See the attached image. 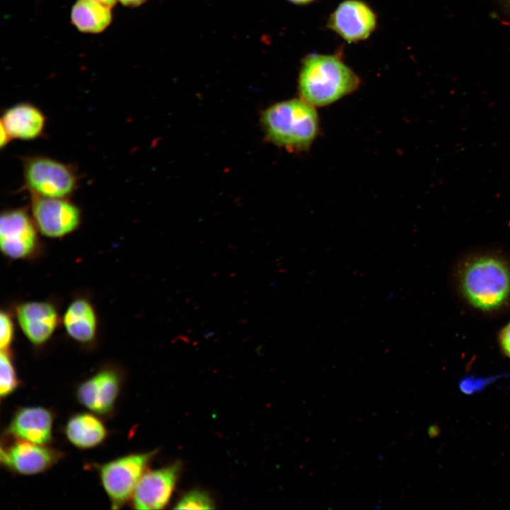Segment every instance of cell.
I'll return each instance as SVG.
<instances>
[{
  "mask_svg": "<svg viewBox=\"0 0 510 510\" xmlns=\"http://www.w3.org/2000/svg\"><path fill=\"white\" fill-rule=\"evenodd\" d=\"M460 299L471 310L492 315L510 306V257L497 249L462 256L453 273Z\"/></svg>",
  "mask_w": 510,
  "mask_h": 510,
  "instance_id": "1",
  "label": "cell"
},
{
  "mask_svg": "<svg viewBox=\"0 0 510 510\" xmlns=\"http://www.w3.org/2000/svg\"><path fill=\"white\" fill-rule=\"evenodd\" d=\"M360 83L356 73L339 57L314 53L302 63L298 89L302 100L324 106L356 91Z\"/></svg>",
  "mask_w": 510,
  "mask_h": 510,
  "instance_id": "2",
  "label": "cell"
},
{
  "mask_svg": "<svg viewBox=\"0 0 510 510\" xmlns=\"http://www.w3.org/2000/svg\"><path fill=\"white\" fill-rule=\"evenodd\" d=\"M262 123L272 142L293 150L309 147L318 132L317 111L302 98L274 104L264 113Z\"/></svg>",
  "mask_w": 510,
  "mask_h": 510,
  "instance_id": "3",
  "label": "cell"
},
{
  "mask_svg": "<svg viewBox=\"0 0 510 510\" xmlns=\"http://www.w3.org/2000/svg\"><path fill=\"white\" fill-rule=\"evenodd\" d=\"M25 188L31 196L69 198L78 188L79 175L73 165L45 156L23 159Z\"/></svg>",
  "mask_w": 510,
  "mask_h": 510,
  "instance_id": "4",
  "label": "cell"
},
{
  "mask_svg": "<svg viewBox=\"0 0 510 510\" xmlns=\"http://www.w3.org/2000/svg\"><path fill=\"white\" fill-rule=\"evenodd\" d=\"M28 210L23 208L6 209L0 218V250L6 259L30 261L39 257L43 244Z\"/></svg>",
  "mask_w": 510,
  "mask_h": 510,
  "instance_id": "5",
  "label": "cell"
},
{
  "mask_svg": "<svg viewBox=\"0 0 510 510\" xmlns=\"http://www.w3.org/2000/svg\"><path fill=\"white\" fill-rule=\"evenodd\" d=\"M154 454L155 451L129 454L99 467L100 480L112 508L122 506L132 497L137 482Z\"/></svg>",
  "mask_w": 510,
  "mask_h": 510,
  "instance_id": "6",
  "label": "cell"
},
{
  "mask_svg": "<svg viewBox=\"0 0 510 510\" xmlns=\"http://www.w3.org/2000/svg\"><path fill=\"white\" fill-rule=\"evenodd\" d=\"M29 211L40 234L49 239L69 236L82 222L80 208L69 198L31 196Z\"/></svg>",
  "mask_w": 510,
  "mask_h": 510,
  "instance_id": "7",
  "label": "cell"
},
{
  "mask_svg": "<svg viewBox=\"0 0 510 510\" xmlns=\"http://www.w3.org/2000/svg\"><path fill=\"white\" fill-rule=\"evenodd\" d=\"M13 312L21 332L37 348L46 345L61 326L62 314L56 300L21 302Z\"/></svg>",
  "mask_w": 510,
  "mask_h": 510,
  "instance_id": "8",
  "label": "cell"
},
{
  "mask_svg": "<svg viewBox=\"0 0 510 510\" xmlns=\"http://www.w3.org/2000/svg\"><path fill=\"white\" fill-rule=\"evenodd\" d=\"M377 16L366 2L345 0L331 13L327 27L348 43L368 38L376 28Z\"/></svg>",
  "mask_w": 510,
  "mask_h": 510,
  "instance_id": "9",
  "label": "cell"
},
{
  "mask_svg": "<svg viewBox=\"0 0 510 510\" xmlns=\"http://www.w3.org/2000/svg\"><path fill=\"white\" fill-rule=\"evenodd\" d=\"M119 369L107 366L82 382L76 396L84 407L98 415L110 413L118 397L122 385Z\"/></svg>",
  "mask_w": 510,
  "mask_h": 510,
  "instance_id": "10",
  "label": "cell"
},
{
  "mask_svg": "<svg viewBox=\"0 0 510 510\" xmlns=\"http://www.w3.org/2000/svg\"><path fill=\"white\" fill-rule=\"evenodd\" d=\"M181 465L176 463L157 470L144 472L132 495V504L136 509H163L174 489Z\"/></svg>",
  "mask_w": 510,
  "mask_h": 510,
  "instance_id": "11",
  "label": "cell"
},
{
  "mask_svg": "<svg viewBox=\"0 0 510 510\" xmlns=\"http://www.w3.org/2000/svg\"><path fill=\"white\" fill-rule=\"evenodd\" d=\"M62 453L55 449L32 442L16 440L1 448V462L8 470L25 475L41 473L61 458Z\"/></svg>",
  "mask_w": 510,
  "mask_h": 510,
  "instance_id": "12",
  "label": "cell"
},
{
  "mask_svg": "<svg viewBox=\"0 0 510 510\" xmlns=\"http://www.w3.org/2000/svg\"><path fill=\"white\" fill-rule=\"evenodd\" d=\"M61 326L67 336L80 346L90 347L96 344L99 334V318L89 295L74 296L62 314Z\"/></svg>",
  "mask_w": 510,
  "mask_h": 510,
  "instance_id": "13",
  "label": "cell"
},
{
  "mask_svg": "<svg viewBox=\"0 0 510 510\" xmlns=\"http://www.w3.org/2000/svg\"><path fill=\"white\" fill-rule=\"evenodd\" d=\"M53 414L42 407H23L16 411L7 433L16 440L47 445L52 438Z\"/></svg>",
  "mask_w": 510,
  "mask_h": 510,
  "instance_id": "14",
  "label": "cell"
},
{
  "mask_svg": "<svg viewBox=\"0 0 510 510\" xmlns=\"http://www.w3.org/2000/svg\"><path fill=\"white\" fill-rule=\"evenodd\" d=\"M45 125V114L30 103H19L6 108L1 119V126L11 140H35L42 135Z\"/></svg>",
  "mask_w": 510,
  "mask_h": 510,
  "instance_id": "15",
  "label": "cell"
},
{
  "mask_svg": "<svg viewBox=\"0 0 510 510\" xmlns=\"http://www.w3.org/2000/svg\"><path fill=\"white\" fill-rule=\"evenodd\" d=\"M65 434L75 447L88 449L98 446L106 439L107 429L96 415L79 413L68 420Z\"/></svg>",
  "mask_w": 510,
  "mask_h": 510,
  "instance_id": "16",
  "label": "cell"
},
{
  "mask_svg": "<svg viewBox=\"0 0 510 510\" xmlns=\"http://www.w3.org/2000/svg\"><path fill=\"white\" fill-rule=\"evenodd\" d=\"M71 20L81 32L98 33L110 23V8L93 0H77L71 11Z\"/></svg>",
  "mask_w": 510,
  "mask_h": 510,
  "instance_id": "17",
  "label": "cell"
},
{
  "mask_svg": "<svg viewBox=\"0 0 510 510\" xmlns=\"http://www.w3.org/2000/svg\"><path fill=\"white\" fill-rule=\"evenodd\" d=\"M18 386V379L12 359L11 350H1L0 354V394L6 397Z\"/></svg>",
  "mask_w": 510,
  "mask_h": 510,
  "instance_id": "18",
  "label": "cell"
},
{
  "mask_svg": "<svg viewBox=\"0 0 510 510\" xmlns=\"http://www.w3.org/2000/svg\"><path fill=\"white\" fill-rule=\"evenodd\" d=\"M13 310L5 307L0 312V348L11 350L15 339L16 325Z\"/></svg>",
  "mask_w": 510,
  "mask_h": 510,
  "instance_id": "19",
  "label": "cell"
},
{
  "mask_svg": "<svg viewBox=\"0 0 510 510\" xmlns=\"http://www.w3.org/2000/svg\"><path fill=\"white\" fill-rule=\"evenodd\" d=\"M176 509H212L214 504L210 496L204 492L193 490L182 497L175 506Z\"/></svg>",
  "mask_w": 510,
  "mask_h": 510,
  "instance_id": "20",
  "label": "cell"
},
{
  "mask_svg": "<svg viewBox=\"0 0 510 510\" xmlns=\"http://www.w3.org/2000/svg\"><path fill=\"white\" fill-rule=\"evenodd\" d=\"M497 341L502 353L510 359V321L499 330Z\"/></svg>",
  "mask_w": 510,
  "mask_h": 510,
  "instance_id": "21",
  "label": "cell"
},
{
  "mask_svg": "<svg viewBox=\"0 0 510 510\" xmlns=\"http://www.w3.org/2000/svg\"><path fill=\"white\" fill-rule=\"evenodd\" d=\"M11 140V138L10 137L7 132L3 127L1 126V148H3L4 146H6Z\"/></svg>",
  "mask_w": 510,
  "mask_h": 510,
  "instance_id": "22",
  "label": "cell"
},
{
  "mask_svg": "<svg viewBox=\"0 0 510 510\" xmlns=\"http://www.w3.org/2000/svg\"><path fill=\"white\" fill-rule=\"evenodd\" d=\"M120 2L126 6H138L144 4L147 0H119Z\"/></svg>",
  "mask_w": 510,
  "mask_h": 510,
  "instance_id": "23",
  "label": "cell"
},
{
  "mask_svg": "<svg viewBox=\"0 0 510 510\" xmlns=\"http://www.w3.org/2000/svg\"><path fill=\"white\" fill-rule=\"evenodd\" d=\"M93 1H95L98 2V3H100V4H103V5H105V6H108V7L111 8V7H113V6H115L117 0H93Z\"/></svg>",
  "mask_w": 510,
  "mask_h": 510,
  "instance_id": "24",
  "label": "cell"
},
{
  "mask_svg": "<svg viewBox=\"0 0 510 510\" xmlns=\"http://www.w3.org/2000/svg\"><path fill=\"white\" fill-rule=\"evenodd\" d=\"M288 1H289L290 2L293 3L295 4H298V5H305V4L311 3L314 0H288Z\"/></svg>",
  "mask_w": 510,
  "mask_h": 510,
  "instance_id": "25",
  "label": "cell"
},
{
  "mask_svg": "<svg viewBox=\"0 0 510 510\" xmlns=\"http://www.w3.org/2000/svg\"><path fill=\"white\" fill-rule=\"evenodd\" d=\"M507 1H508L509 4H510V0H507Z\"/></svg>",
  "mask_w": 510,
  "mask_h": 510,
  "instance_id": "26",
  "label": "cell"
}]
</instances>
